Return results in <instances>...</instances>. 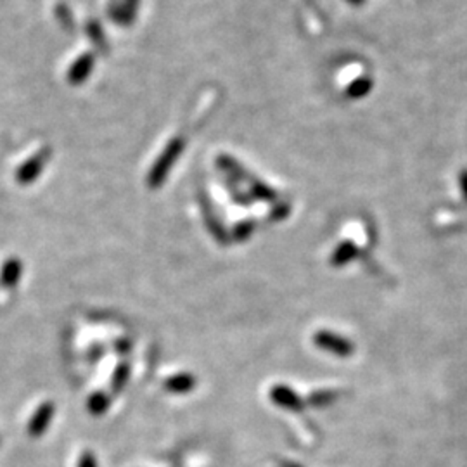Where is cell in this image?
<instances>
[{
  "label": "cell",
  "mask_w": 467,
  "mask_h": 467,
  "mask_svg": "<svg viewBox=\"0 0 467 467\" xmlns=\"http://www.w3.org/2000/svg\"><path fill=\"white\" fill-rule=\"evenodd\" d=\"M176 147H179V144H174V147L170 149V152H168V154H164V158L161 159L159 163H158V167H156L154 174H152V179H151V182H152V180H154V184H152V186H158L159 179L164 175V171L168 170L170 163H171V161H174V154H175V149Z\"/></svg>",
  "instance_id": "ba28073f"
},
{
  "label": "cell",
  "mask_w": 467,
  "mask_h": 467,
  "mask_svg": "<svg viewBox=\"0 0 467 467\" xmlns=\"http://www.w3.org/2000/svg\"><path fill=\"white\" fill-rule=\"evenodd\" d=\"M353 257H355V248H353L351 244H343L336 251L332 263H334V265H343V263L350 261Z\"/></svg>",
  "instance_id": "8fae6325"
},
{
  "label": "cell",
  "mask_w": 467,
  "mask_h": 467,
  "mask_svg": "<svg viewBox=\"0 0 467 467\" xmlns=\"http://www.w3.org/2000/svg\"><path fill=\"white\" fill-rule=\"evenodd\" d=\"M40 164H44V158H37L30 161L28 164H25L23 170L19 171V180H23V182H30L31 179H35L38 171H40Z\"/></svg>",
  "instance_id": "9c48e42d"
},
{
  "label": "cell",
  "mask_w": 467,
  "mask_h": 467,
  "mask_svg": "<svg viewBox=\"0 0 467 467\" xmlns=\"http://www.w3.org/2000/svg\"><path fill=\"white\" fill-rule=\"evenodd\" d=\"M194 386H196V379L192 378L191 374H175L164 383V388H167L170 393L175 395L189 393Z\"/></svg>",
  "instance_id": "277c9868"
},
{
  "label": "cell",
  "mask_w": 467,
  "mask_h": 467,
  "mask_svg": "<svg viewBox=\"0 0 467 467\" xmlns=\"http://www.w3.org/2000/svg\"><path fill=\"white\" fill-rule=\"evenodd\" d=\"M462 189H464V194H466V199H467V174L462 175Z\"/></svg>",
  "instance_id": "4fadbf2b"
},
{
  "label": "cell",
  "mask_w": 467,
  "mask_h": 467,
  "mask_svg": "<svg viewBox=\"0 0 467 467\" xmlns=\"http://www.w3.org/2000/svg\"><path fill=\"white\" fill-rule=\"evenodd\" d=\"M54 405L50 402H45L42 403L40 407H38L37 412L33 414V417H31V421L28 424V434L31 438H40L42 434L45 433V429L49 427L50 421H52V415H54Z\"/></svg>",
  "instance_id": "7a4b0ae2"
},
{
  "label": "cell",
  "mask_w": 467,
  "mask_h": 467,
  "mask_svg": "<svg viewBox=\"0 0 467 467\" xmlns=\"http://www.w3.org/2000/svg\"><path fill=\"white\" fill-rule=\"evenodd\" d=\"M270 398H272L274 403H277L278 407L288 410H301L303 409V403H301V398L298 396L291 388L288 386H274L272 391H270Z\"/></svg>",
  "instance_id": "3957f363"
},
{
  "label": "cell",
  "mask_w": 467,
  "mask_h": 467,
  "mask_svg": "<svg viewBox=\"0 0 467 467\" xmlns=\"http://www.w3.org/2000/svg\"><path fill=\"white\" fill-rule=\"evenodd\" d=\"M19 277H21V261L13 258V260H9L4 265L2 276H0V284H2L4 288H14V286L18 284Z\"/></svg>",
  "instance_id": "5b68a950"
},
{
  "label": "cell",
  "mask_w": 467,
  "mask_h": 467,
  "mask_svg": "<svg viewBox=\"0 0 467 467\" xmlns=\"http://www.w3.org/2000/svg\"><path fill=\"white\" fill-rule=\"evenodd\" d=\"M78 467H99V466H97V461H96V457H94L92 452H84L80 455Z\"/></svg>",
  "instance_id": "7c38bea8"
},
{
  "label": "cell",
  "mask_w": 467,
  "mask_h": 467,
  "mask_svg": "<svg viewBox=\"0 0 467 467\" xmlns=\"http://www.w3.org/2000/svg\"><path fill=\"white\" fill-rule=\"evenodd\" d=\"M108 409H109V398H108V395H104V393H101V391H97V393H94L89 398V410H90V414L101 415V414H104V412L108 410Z\"/></svg>",
  "instance_id": "52a82bcc"
},
{
  "label": "cell",
  "mask_w": 467,
  "mask_h": 467,
  "mask_svg": "<svg viewBox=\"0 0 467 467\" xmlns=\"http://www.w3.org/2000/svg\"><path fill=\"white\" fill-rule=\"evenodd\" d=\"M90 66H92V57H90V56L80 57V61H78L77 64H74L72 68V73H69V80H72L73 84H78V81H81L84 78H87V74L90 72Z\"/></svg>",
  "instance_id": "8992f818"
},
{
  "label": "cell",
  "mask_w": 467,
  "mask_h": 467,
  "mask_svg": "<svg viewBox=\"0 0 467 467\" xmlns=\"http://www.w3.org/2000/svg\"><path fill=\"white\" fill-rule=\"evenodd\" d=\"M313 343L320 348V350L332 353L336 356H351L353 351H355V347L350 339L347 337L336 334V332L331 331H319L315 332L313 336Z\"/></svg>",
  "instance_id": "6da1fadb"
},
{
  "label": "cell",
  "mask_w": 467,
  "mask_h": 467,
  "mask_svg": "<svg viewBox=\"0 0 467 467\" xmlns=\"http://www.w3.org/2000/svg\"><path fill=\"white\" fill-rule=\"evenodd\" d=\"M127 378H128V367L125 364H121L120 367L116 368L115 376H113V381H111V386H113V390H115V393H118V391L125 386Z\"/></svg>",
  "instance_id": "30bf717a"
}]
</instances>
